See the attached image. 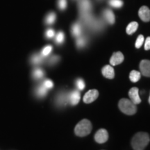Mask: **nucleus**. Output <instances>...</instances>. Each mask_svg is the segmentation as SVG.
<instances>
[{
  "mask_svg": "<svg viewBox=\"0 0 150 150\" xmlns=\"http://www.w3.org/2000/svg\"><path fill=\"white\" fill-rule=\"evenodd\" d=\"M45 35L47 38H53L54 36V35H55V32H54L53 29H49L47 31H46Z\"/></svg>",
  "mask_w": 150,
  "mask_h": 150,
  "instance_id": "nucleus-32",
  "label": "nucleus"
},
{
  "mask_svg": "<svg viewBox=\"0 0 150 150\" xmlns=\"http://www.w3.org/2000/svg\"><path fill=\"white\" fill-rule=\"evenodd\" d=\"M108 4L113 8H121L123 6V1L122 0H108Z\"/></svg>",
  "mask_w": 150,
  "mask_h": 150,
  "instance_id": "nucleus-23",
  "label": "nucleus"
},
{
  "mask_svg": "<svg viewBox=\"0 0 150 150\" xmlns=\"http://www.w3.org/2000/svg\"><path fill=\"white\" fill-rule=\"evenodd\" d=\"M56 18V14L54 12L50 13L45 18V23L47 24H52L55 22Z\"/></svg>",
  "mask_w": 150,
  "mask_h": 150,
  "instance_id": "nucleus-22",
  "label": "nucleus"
},
{
  "mask_svg": "<svg viewBox=\"0 0 150 150\" xmlns=\"http://www.w3.org/2000/svg\"><path fill=\"white\" fill-rule=\"evenodd\" d=\"M59 56H52V57L50 59V63H52V64H53V63H57L58 61H59Z\"/></svg>",
  "mask_w": 150,
  "mask_h": 150,
  "instance_id": "nucleus-34",
  "label": "nucleus"
},
{
  "mask_svg": "<svg viewBox=\"0 0 150 150\" xmlns=\"http://www.w3.org/2000/svg\"><path fill=\"white\" fill-rule=\"evenodd\" d=\"M67 102H69L68 95L65 93H62L59 95H58L57 99H56V103L59 106H65Z\"/></svg>",
  "mask_w": 150,
  "mask_h": 150,
  "instance_id": "nucleus-15",
  "label": "nucleus"
},
{
  "mask_svg": "<svg viewBox=\"0 0 150 150\" xmlns=\"http://www.w3.org/2000/svg\"><path fill=\"white\" fill-rule=\"evenodd\" d=\"M47 93V88H46L45 87V86L42 84V85L38 86L36 89V94L39 97H44L45 96V95Z\"/></svg>",
  "mask_w": 150,
  "mask_h": 150,
  "instance_id": "nucleus-21",
  "label": "nucleus"
},
{
  "mask_svg": "<svg viewBox=\"0 0 150 150\" xmlns=\"http://www.w3.org/2000/svg\"><path fill=\"white\" fill-rule=\"evenodd\" d=\"M103 16H104L105 20L110 24H113L115 23V15L110 9H105V10H104V11H103Z\"/></svg>",
  "mask_w": 150,
  "mask_h": 150,
  "instance_id": "nucleus-14",
  "label": "nucleus"
},
{
  "mask_svg": "<svg viewBox=\"0 0 150 150\" xmlns=\"http://www.w3.org/2000/svg\"><path fill=\"white\" fill-rule=\"evenodd\" d=\"M118 106L122 112L129 115H134L137 111L136 105L127 99H120Z\"/></svg>",
  "mask_w": 150,
  "mask_h": 150,
  "instance_id": "nucleus-3",
  "label": "nucleus"
},
{
  "mask_svg": "<svg viewBox=\"0 0 150 150\" xmlns=\"http://www.w3.org/2000/svg\"><path fill=\"white\" fill-rule=\"evenodd\" d=\"M65 40V35L63 32L62 31H59V33H57L56 35V42L57 44H62L63 42H64Z\"/></svg>",
  "mask_w": 150,
  "mask_h": 150,
  "instance_id": "nucleus-26",
  "label": "nucleus"
},
{
  "mask_svg": "<svg viewBox=\"0 0 150 150\" xmlns=\"http://www.w3.org/2000/svg\"><path fill=\"white\" fill-rule=\"evenodd\" d=\"M124 59H125V58H124V55L122 52H115V53L112 54L111 58H110V65H112V66H115V65L120 64V63L123 62Z\"/></svg>",
  "mask_w": 150,
  "mask_h": 150,
  "instance_id": "nucleus-9",
  "label": "nucleus"
},
{
  "mask_svg": "<svg viewBox=\"0 0 150 150\" xmlns=\"http://www.w3.org/2000/svg\"><path fill=\"white\" fill-rule=\"evenodd\" d=\"M102 74L104 75L106 78L109 79H112L115 76V72L114 69L112 68L110 65H106L103 67L102 69Z\"/></svg>",
  "mask_w": 150,
  "mask_h": 150,
  "instance_id": "nucleus-12",
  "label": "nucleus"
},
{
  "mask_svg": "<svg viewBox=\"0 0 150 150\" xmlns=\"http://www.w3.org/2000/svg\"><path fill=\"white\" fill-rule=\"evenodd\" d=\"M81 95L79 91H72L68 94V101L71 105L75 106L79 102Z\"/></svg>",
  "mask_w": 150,
  "mask_h": 150,
  "instance_id": "nucleus-11",
  "label": "nucleus"
},
{
  "mask_svg": "<svg viewBox=\"0 0 150 150\" xmlns=\"http://www.w3.org/2000/svg\"><path fill=\"white\" fill-rule=\"evenodd\" d=\"M76 46L78 48H83L86 45V43H87V38L84 35H80L79 37H78V38L76 39Z\"/></svg>",
  "mask_w": 150,
  "mask_h": 150,
  "instance_id": "nucleus-20",
  "label": "nucleus"
},
{
  "mask_svg": "<svg viewBox=\"0 0 150 150\" xmlns=\"http://www.w3.org/2000/svg\"><path fill=\"white\" fill-rule=\"evenodd\" d=\"M44 75V72L42 69L40 68H36L33 70V76L35 79H38L42 78Z\"/></svg>",
  "mask_w": 150,
  "mask_h": 150,
  "instance_id": "nucleus-25",
  "label": "nucleus"
},
{
  "mask_svg": "<svg viewBox=\"0 0 150 150\" xmlns=\"http://www.w3.org/2000/svg\"><path fill=\"white\" fill-rule=\"evenodd\" d=\"M140 70L143 76L150 77V61L142 60L140 63Z\"/></svg>",
  "mask_w": 150,
  "mask_h": 150,
  "instance_id": "nucleus-7",
  "label": "nucleus"
},
{
  "mask_svg": "<svg viewBox=\"0 0 150 150\" xmlns=\"http://www.w3.org/2000/svg\"><path fill=\"white\" fill-rule=\"evenodd\" d=\"M80 18L82 22H83L86 25L89 27L92 24V22L94 21L95 18L92 16L90 11H86V12H80Z\"/></svg>",
  "mask_w": 150,
  "mask_h": 150,
  "instance_id": "nucleus-8",
  "label": "nucleus"
},
{
  "mask_svg": "<svg viewBox=\"0 0 150 150\" xmlns=\"http://www.w3.org/2000/svg\"><path fill=\"white\" fill-rule=\"evenodd\" d=\"M138 15L143 22H147L150 21V10L146 6H143L140 8Z\"/></svg>",
  "mask_w": 150,
  "mask_h": 150,
  "instance_id": "nucleus-10",
  "label": "nucleus"
},
{
  "mask_svg": "<svg viewBox=\"0 0 150 150\" xmlns=\"http://www.w3.org/2000/svg\"><path fill=\"white\" fill-rule=\"evenodd\" d=\"M92 131V124L88 120L83 119L76 125L74 133L77 136L84 137L91 134Z\"/></svg>",
  "mask_w": 150,
  "mask_h": 150,
  "instance_id": "nucleus-2",
  "label": "nucleus"
},
{
  "mask_svg": "<svg viewBox=\"0 0 150 150\" xmlns=\"http://www.w3.org/2000/svg\"><path fill=\"white\" fill-rule=\"evenodd\" d=\"M108 139V131L104 129H101L96 132L95 135V140L97 143H104Z\"/></svg>",
  "mask_w": 150,
  "mask_h": 150,
  "instance_id": "nucleus-4",
  "label": "nucleus"
},
{
  "mask_svg": "<svg viewBox=\"0 0 150 150\" xmlns=\"http://www.w3.org/2000/svg\"><path fill=\"white\" fill-rule=\"evenodd\" d=\"M138 27V24L136 22H132L127 26V34L131 35L134 32H136L137 29Z\"/></svg>",
  "mask_w": 150,
  "mask_h": 150,
  "instance_id": "nucleus-18",
  "label": "nucleus"
},
{
  "mask_svg": "<svg viewBox=\"0 0 150 150\" xmlns=\"http://www.w3.org/2000/svg\"><path fill=\"white\" fill-rule=\"evenodd\" d=\"M72 33L74 37H79L82 33V27L79 22H76L72 27Z\"/></svg>",
  "mask_w": 150,
  "mask_h": 150,
  "instance_id": "nucleus-16",
  "label": "nucleus"
},
{
  "mask_svg": "<svg viewBox=\"0 0 150 150\" xmlns=\"http://www.w3.org/2000/svg\"><path fill=\"white\" fill-rule=\"evenodd\" d=\"M149 104H150V95H149Z\"/></svg>",
  "mask_w": 150,
  "mask_h": 150,
  "instance_id": "nucleus-35",
  "label": "nucleus"
},
{
  "mask_svg": "<svg viewBox=\"0 0 150 150\" xmlns=\"http://www.w3.org/2000/svg\"><path fill=\"white\" fill-rule=\"evenodd\" d=\"M43 57L44 56H42L41 54H35L31 58V62L35 65L40 64L43 61Z\"/></svg>",
  "mask_w": 150,
  "mask_h": 150,
  "instance_id": "nucleus-24",
  "label": "nucleus"
},
{
  "mask_svg": "<svg viewBox=\"0 0 150 150\" xmlns=\"http://www.w3.org/2000/svg\"><path fill=\"white\" fill-rule=\"evenodd\" d=\"M89 27L91 28L93 31H99L104 27V22L101 20L95 19L92 24L89 26Z\"/></svg>",
  "mask_w": 150,
  "mask_h": 150,
  "instance_id": "nucleus-17",
  "label": "nucleus"
},
{
  "mask_svg": "<svg viewBox=\"0 0 150 150\" xmlns=\"http://www.w3.org/2000/svg\"><path fill=\"white\" fill-rule=\"evenodd\" d=\"M98 96L99 92L97 90H90L84 95L83 102L86 104H90V103L93 102L94 101L96 100Z\"/></svg>",
  "mask_w": 150,
  "mask_h": 150,
  "instance_id": "nucleus-5",
  "label": "nucleus"
},
{
  "mask_svg": "<svg viewBox=\"0 0 150 150\" xmlns=\"http://www.w3.org/2000/svg\"><path fill=\"white\" fill-rule=\"evenodd\" d=\"M43 85L45 86V87L46 88L50 89V88H52L54 86V83L51 80L47 79L44 81V83H43Z\"/></svg>",
  "mask_w": 150,
  "mask_h": 150,
  "instance_id": "nucleus-31",
  "label": "nucleus"
},
{
  "mask_svg": "<svg viewBox=\"0 0 150 150\" xmlns=\"http://www.w3.org/2000/svg\"><path fill=\"white\" fill-rule=\"evenodd\" d=\"M140 76H141V73L136 70H132L129 74V79L134 83L140 80Z\"/></svg>",
  "mask_w": 150,
  "mask_h": 150,
  "instance_id": "nucleus-19",
  "label": "nucleus"
},
{
  "mask_svg": "<svg viewBox=\"0 0 150 150\" xmlns=\"http://www.w3.org/2000/svg\"><path fill=\"white\" fill-rule=\"evenodd\" d=\"M149 141V136L147 133H137L131 140V146L134 150H144Z\"/></svg>",
  "mask_w": 150,
  "mask_h": 150,
  "instance_id": "nucleus-1",
  "label": "nucleus"
},
{
  "mask_svg": "<svg viewBox=\"0 0 150 150\" xmlns=\"http://www.w3.org/2000/svg\"><path fill=\"white\" fill-rule=\"evenodd\" d=\"M129 96L131 101L135 104H138L141 102V99L139 96V91L138 88H132L129 91Z\"/></svg>",
  "mask_w": 150,
  "mask_h": 150,
  "instance_id": "nucleus-6",
  "label": "nucleus"
},
{
  "mask_svg": "<svg viewBox=\"0 0 150 150\" xmlns=\"http://www.w3.org/2000/svg\"><path fill=\"white\" fill-rule=\"evenodd\" d=\"M92 8V4L90 0H80L79 2V8L80 12H86L91 11Z\"/></svg>",
  "mask_w": 150,
  "mask_h": 150,
  "instance_id": "nucleus-13",
  "label": "nucleus"
},
{
  "mask_svg": "<svg viewBox=\"0 0 150 150\" xmlns=\"http://www.w3.org/2000/svg\"><path fill=\"white\" fill-rule=\"evenodd\" d=\"M76 87L78 88V89L80 90V91H83V90L85 88L86 86L83 80L81 79H78L76 81Z\"/></svg>",
  "mask_w": 150,
  "mask_h": 150,
  "instance_id": "nucleus-28",
  "label": "nucleus"
},
{
  "mask_svg": "<svg viewBox=\"0 0 150 150\" xmlns=\"http://www.w3.org/2000/svg\"><path fill=\"white\" fill-rule=\"evenodd\" d=\"M52 50V47L51 45H47L45 47L42 49V52H41V55L42 56H48L49 54L51 53Z\"/></svg>",
  "mask_w": 150,
  "mask_h": 150,
  "instance_id": "nucleus-27",
  "label": "nucleus"
},
{
  "mask_svg": "<svg viewBox=\"0 0 150 150\" xmlns=\"http://www.w3.org/2000/svg\"><path fill=\"white\" fill-rule=\"evenodd\" d=\"M145 50H150V37H147L145 40Z\"/></svg>",
  "mask_w": 150,
  "mask_h": 150,
  "instance_id": "nucleus-33",
  "label": "nucleus"
},
{
  "mask_svg": "<svg viewBox=\"0 0 150 150\" xmlns=\"http://www.w3.org/2000/svg\"><path fill=\"white\" fill-rule=\"evenodd\" d=\"M144 42V36L142 35H140L137 38L136 42V47L137 49H139L141 47Z\"/></svg>",
  "mask_w": 150,
  "mask_h": 150,
  "instance_id": "nucleus-29",
  "label": "nucleus"
},
{
  "mask_svg": "<svg viewBox=\"0 0 150 150\" xmlns=\"http://www.w3.org/2000/svg\"><path fill=\"white\" fill-rule=\"evenodd\" d=\"M58 7L60 10H65L67 7V0H58Z\"/></svg>",
  "mask_w": 150,
  "mask_h": 150,
  "instance_id": "nucleus-30",
  "label": "nucleus"
}]
</instances>
